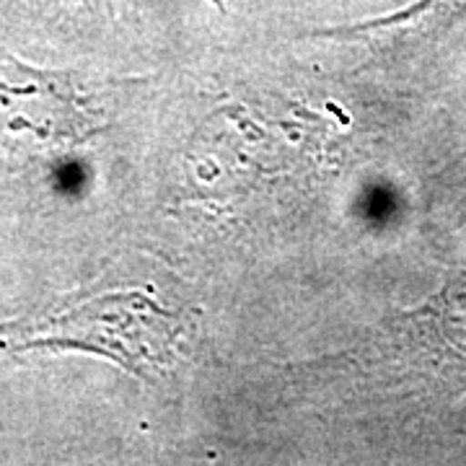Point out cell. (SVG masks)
I'll return each mask as SVG.
<instances>
[{
  "label": "cell",
  "instance_id": "6da1fadb",
  "mask_svg": "<svg viewBox=\"0 0 466 466\" xmlns=\"http://www.w3.org/2000/svg\"><path fill=\"white\" fill-rule=\"evenodd\" d=\"M216 3H218V0H216Z\"/></svg>",
  "mask_w": 466,
  "mask_h": 466
}]
</instances>
